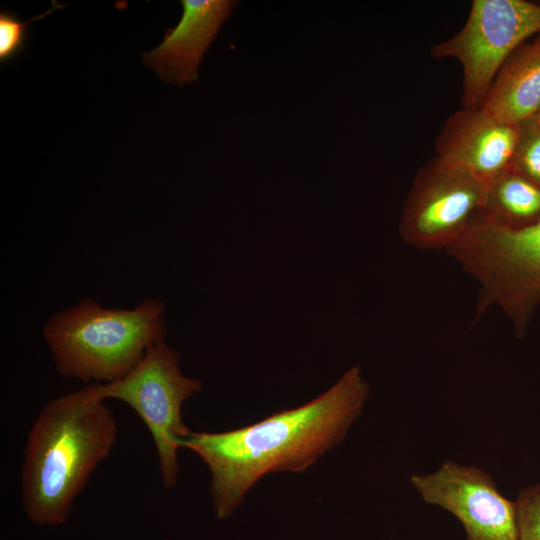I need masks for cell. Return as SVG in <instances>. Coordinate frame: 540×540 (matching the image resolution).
<instances>
[{
	"instance_id": "3957f363",
	"label": "cell",
	"mask_w": 540,
	"mask_h": 540,
	"mask_svg": "<svg viewBox=\"0 0 540 540\" xmlns=\"http://www.w3.org/2000/svg\"><path fill=\"white\" fill-rule=\"evenodd\" d=\"M167 332L166 307L150 297L134 308H106L87 297L42 328L57 373L87 384L123 378Z\"/></svg>"
},
{
	"instance_id": "8992f818",
	"label": "cell",
	"mask_w": 540,
	"mask_h": 540,
	"mask_svg": "<svg viewBox=\"0 0 540 540\" xmlns=\"http://www.w3.org/2000/svg\"><path fill=\"white\" fill-rule=\"evenodd\" d=\"M540 33V3L474 0L464 26L433 46L434 59L454 58L462 67V107H481L509 56Z\"/></svg>"
},
{
	"instance_id": "7a4b0ae2",
	"label": "cell",
	"mask_w": 540,
	"mask_h": 540,
	"mask_svg": "<svg viewBox=\"0 0 540 540\" xmlns=\"http://www.w3.org/2000/svg\"><path fill=\"white\" fill-rule=\"evenodd\" d=\"M118 435L112 410L95 384L49 400L27 436L21 502L36 525H60Z\"/></svg>"
},
{
	"instance_id": "6da1fadb",
	"label": "cell",
	"mask_w": 540,
	"mask_h": 540,
	"mask_svg": "<svg viewBox=\"0 0 540 540\" xmlns=\"http://www.w3.org/2000/svg\"><path fill=\"white\" fill-rule=\"evenodd\" d=\"M369 392L356 365L301 406L234 430L192 431L181 449L192 451L207 466L217 517L230 516L263 477L305 471L343 441L362 413Z\"/></svg>"
},
{
	"instance_id": "52a82bcc",
	"label": "cell",
	"mask_w": 540,
	"mask_h": 540,
	"mask_svg": "<svg viewBox=\"0 0 540 540\" xmlns=\"http://www.w3.org/2000/svg\"><path fill=\"white\" fill-rule=\"evenodd\" d=\"M487 182L437 156L416 173L399 221L403 241L418 249H446L482 213Z\"/></svg>"
},
{
	"instance_id": "8fae6325",
	"label": "cell",
	"mask_w": 540,
	"mask_h": 540,
	"mask_svg": "<svg viewBox=\"0 0 540 540\" xmlns=\"http://www.w3.org/2000/svg\"><path fill=\"white\" fill-rule=\"evenodd\" d=\"M481 107L515 125L539 111L540 33L520 45L505 61Z\"/></svg>"
},
{
	"instance_id": "2e32d148",
	"label": "cell",
	"mask_w": 540,
	"mask_h": 540,
	"mask_svg": "<svg viewBox=\"0 0 540 540\" xmlns=\"http://www.w3.org/2000/svg\"><path fill=\"white\" fill-rule=\"evenodd\" d=\"M536 122L538 123V125L540 126V109L539 111L535 114L534 116Z\"/></svg>"
},
{
	"instance_id": "4fadbf2b",
	"label": "cell",
	"mask_w": 540,
	"mask_h": 540,
	"mask_svg": "<svg viewBox=\"0 0 540 540\" xmlns=\"http://www.w3.org/2000/svg\"><path fill=\"white\" fill-rule=\"evenodd\" d=\"M509 168L540 185V126L534 117L518 124Z\"/></svg>"
},
{
	"instance_id": "30bf717a",
	"label": "cell",
	"mask_w": 540,
	"mask_h": 540,
	"mask_svg": "<svg viewBox=\"0 0 540 540\" xmlns=\"http://www.w3.org/2000/svg\"><path fill=\"white\" fill-rule=\"evenodd\" d=\"M182 18L163 41L143 55L147 66L179 87L198 79V66L237 5L231 0H182Z\"/></svg>"
},
{
	"instance_id": "5bb4252c",
	"label": "cell",
	"mask_w": 540,
	"mask_h": 540,
	"mask_svg": "<svg viewBox=\"0 0 540 540\" xmlns=\"http://www.w3.org/2000/svg\"><path fill=\"white\" fill-rule=\"evenodd\" d=\"M64 7L65 5L53 1V6L49 10L29 20H20L12 12L2 10L0 13V62L3 64L14 59L25 49L29 23Z\"/></svg>"
},
{
	"instance_id": "9a60e30c",
	"label": "cell",
	"mask_w": 540,
	"mask_h": 540,
	"mask_svg": "<svg viewBox=\"0 0 540 540\" xmlns=\"http://www.w3.org/2000/svg\"><path fill=\"white\" fill-rule=\"evenodd\" d=\"M515 503L519 540H540V484L521 489Z\"/></svg>"
},
{
	"instance_id": "277c9868",
	"label": "cell",
	"mask_w": 540,
	"mask_h": 540,
	"mask_svg": "<svg viewBox=\"0 0 540 540\" xmlns=\"http://www.w3.org/2000/svg\"><path fill=\"white\" fill-rule=\"evenodd\" d=\"M445 250L479 284L478 314L497 306L524 336L540 305V222L511 230L478 217Z\"/></svg>"
},
{
	"instance_id": "9c48e42d",
	"label": "cell",
	"mask_w": 540,
	"mask_h": 540,
	"mask_svg": "<svg viewBox=\"0 0 540 540\" xmlns=\"http://www.w3.org/2000/svg\"><path fill=\"white\" fill-rule=\"evenodd\" d=\"M517 136L518 124L506 123L482 107H462L444 122L436 156L488 183L509 167Z\"/></svg>"
},
{
	"instance_id": "ba28073f",
	"label": "cell",
	"mask_w": 540,
	"mask_h": 540,
	"mask_svg": "<svg viewBox=\"0 0 540 540\" xmlns=\"http://www.w3.org/2000/svg\"><path fill=\"white\" fill-rule=\"evenodd\" d=\"M410 482L426 504L461 523L467 540H519L515 501L483 469L446 460L432 473L413 474Z\"/></svg>"
},
{
	"instance_id": "5b68a950",
	"label": "cell",
	"mask_w": 540,
	"mask_h": 540,
	"mask_svg": "<svg viewBox=\"0 0 540 540\" xmlns=\"http://www.w3.org/2000/svg\"><path fill=\"white\" fill-rule=\"evenodd\" d=\"M102 400L114 399L128 405L149 431L156 450L159 472L166 489L176 485L178 451L192 432L182 417L186 400L202 389L199 379L183 374L180 355L166 340L153 345L123 378L95 384Z\"/></svg>"
},
{
	"instance_id": "7c38bea8",
	"label": "cell",
	"mask_w": 540,
	"mask_h": 540,
	"mask_svg": "<svg viewBox=\"0 0 540 540\" xmlns=\"http://www.w3.org/2000/svg\"><path fill=\"white\" fill-rule=\"evenodd\" d=\"M479 218L493 225L521 230L540 222V185L507 168L487 183Z\"/></svg>"
}]
</instances>
